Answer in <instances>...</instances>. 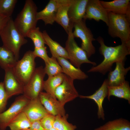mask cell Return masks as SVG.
I'll list each match as a JSON object with an SVG mask.
<instances>
[{
  "mask_svg": "<svg viewBox=\"0 0 130 130\" xmlns=\"http://www.w3.org/2000/svg\"><path fill=\"white\" fill-rule=\"evenodd\" d=\"M42 33L45 44L48 46L52 56L56 58L61 57L67 60L69 59L68 55L65 48L52 39L46 30L43 31Z\"/></svg>",
  "mask_w": 130,
  "mask_h": 130,
  "instance_id": "23",
  "label": "cell"
},
{
  "mask_svg": "<svg viewBox=\"0 0 130 130\" xmlns=\"http://www.w3.org/2000/svg\"><path fill=\"white\" fill-rule=\"evenodd\" d=\"M125 15L128 20L130 22V6L128 7Z\"/></svg>",
  "mask_w": 130,
  "mask_h": 130,
  "instance_id": "37",
  "label": "cell"
},
{
  "mask_svg": "<svg viewBox=\"0 0 130 130\" xmlns=\"http://www.w3.org/2000/svg\"><path fill=\"white\" fill-rule=\"evenodd\" d=\"M30 100L23 95L20 96L16 98L8 109L0 113V130H5Z\"/></svg>",
  "mask_w": 130,
  "mask_h": 130,
  "instance_id": "9",
  "label": "cell"
},
{
  "mask_svg": "<svg viewBox=\"0 0 130 130\" xmlns=\"http://www.w3.org/2000/svg\"><path fill=\"white\" fill-rule=\"evenodd\" d=\"M96 40L100 45L99 52L103 56L104 58L99 64L92 67L88 71V72H98L105 75L112 70L114 63L125 62L127 56L130 54V50L124 44L115 46H109L105 44L101 37H98Z\"/></svg>",
  "mask_w": 130,
  "mask_h": 130,
  "instance_id": "1",
  "label": "cell"
},
{
  "mask_svg": "<svg viewBox=\"0 0 130 130\" xmlns=\"http://www.w3.org/2000/svg\"><path fill=\"white\" fill-rule=\"evenodd\" d=\"M46 74L42 66L36 68L29 81L24 86L23 95L30 100L38 98L43 89Z\"/></svg>",
  "mask_w": 130,
  "mask_h": 130,
  "instance_id": "8",
  "label": "cell"
},
{
  "mask_svg": "<svg viewBox=\"0 0 130 130\" xmlns=\"http://www.w3.org/2000/svg\"><path fill=\"white\" fill-rule=\"evenodd\" d=\"M73 26H70L65 48L67 52L70 63L79 68H80L81 65L84 63L89 64L93 66H96V63L89 60L85 51L78 45L73 35Z\"/></svg>",
  "mask_w": 130,
  "mask_h": 130,
  "instance_id": "5",
  "label": "cell"
},
{
  "mask_svg": "<svg viewBox=\"0 0 130 130\" xmlns=\"http://www.w3.org/2000/svg\"><path fill=\"white\" fill-rule=\"evenodd\" d=\"M58 6L55 22L60 25L67 34L70 27V21L68 15L71 0H58Z\"/></svg>",
  "mask_w": 130,
  "mask_h": 130,
  "instance_id": "19",
  "label": "cell"
},
{
  "mask_svg": "<svg viewBox=\"0 0 130 130\" xmlns=\"http://www.w3.org/2000/svg\"><path fill=\"white\" fill-rule=\"evenodd\" d=\"M108 94L107 98L110 101L111 96L124 99L130 104V87L129 82L125 81L119 85L114 86H108Z\"/></svg>",
  "mask_w": 130,
  "mask_h": 130,
  "instance_id": "22",
  "label": "cell"
},
{
  "mask_svg": "<svg viewBox=\"0 0 130 130\" xmlns=\"http://www.w3.org/2000/svg\"><path fill=\"white\" fill-rule=\"evenodd\" d=\"M68 117L67 115L63 116H56L53 127L58 130H75L76 126L68 122Z\"/></svg>",
  "mask_w": 130,
  "mask_h": 130,
  "instance_id": "30",
  "label": "cell"
},
{
  "mask_svg": "<svg viewBox=\"0 0 130 130\" xmlns=\"http://www.w3.org/2000/svg\"><path fill=\"white\" fill-rule=\"evenodd\" d=\"M64 74L63 81L55 92L56 98L64 106L66 103L73 100L79 96L74 86V80Z\"/></svg>",
  "mask_w": 130,
  "mask_h": 130,
  "instance_id": "10",
  "label": "cell"
},
{
  "mask_svg": "<svg viewBox=\"0 0 130 130\" xmlns=\"http://www.w3.org/2000/svg\"><path fill=\"white\" fill-rule=\"evenodd\" d=\"M18 61L14 54L2 46H0V66L5 70L12 68Z\"/></svg>",
  "mask_w": 130,
  "mask_h": 130,
  "instance_id": "25",
  "label": "cell"
},
{
  "mask_svg": "<svg viewBox=\"0 0 130 130\" xmlns=\"http://www.w3.org/2000/svg\"><path fill=\"white\" fill-rule=\"evenodd\" d=\"M108 85L106 79L104 80L100 87L92 94L89 96L79 95L82 98H87L93 100L98 107L97 116L99 119H105L103 104L105 98L108 94Z\"/></svg>",
  "mask_w": 130,
  "mask_h": 130,
  "instance_id": "15",
  "label": "cell"
},
{
  "mask_svg": "<svg viewBox=\"0 0 130 130\" xmlns=\"http://www.w3.org/2000/svg\"><path fill=\"white\" fill-rule=\"evenodd\" d=\"M102 5L107 12L125 15L130 6V0H114L107 1L100 0Z\"/></svg>",
  "mask_w": 130,
  "mask_h": 130,
  "instance_id": "21",
  "label": "cell"
},
{
  "mask_svg": "<svg viewBox=\"0 0 130 130\" xmlns=\"http://www.w3.org/2000/svg\"><path fill=\"white\" fill-rule=\"evenodd\" d=\"M39 98L41 103L48 113L54 116L65 115L64 106L56 98L46 92H41Z\"/></svg>",
  "mask_w": 130,
  "mask_h": 130,
  "instance_id": "14",
  "label": "cell"
},
{
  "mask_svg": "<svg viewBox=\"0 0 130 130\" xmlns=\"http://www.w3.org/2000/svg\"><path fill=\"white\" fill-rule=\"evenodd\" d=\"M94 130H130V122L121 118L109 121Z\"/></svg>",
  "mask_w": 130,
  "mask_h": 130,
  "instance_id": "24",
  "label": "cell"
},
{
  "mask_svg": "<svg viewBox=\"0 0 130 130\" xmlns=\"http://www.w3.org/2000/svg\"><path fill=\"white\" fill-rule=\"evenodd\" d=\"M108 32L113 38H119L130 50V22L125 15L108 12Z\"/></svg>",
  "mask_w": 130,
  "mask_h": 130,
  "instance_id": "3",
  "label": "cell"
},
{
  "mask_svg": "<svg viewBox=\"0 0 130 130\" xmlns=\"http://www.w3.org/2000/svg\"><path fill=\"white\" fill-rule=\"evenodd\" d=\"M26 37L32 40L34 44V48L45 46V42L43 33L40 31L39 27H36L30 30L27 33Z\"/></svg>",
  "mask_w": 130,
  "mask_h": 130,
  "instance_id": "29",
  "label": "cell"
},
{
  "mask_svg": "<svg viewBox=\"0 0 130 130\" xmlns=\"http://www.w3.org/2000/svg\"><path fill=\"white\" fill-rule=\"evenodd\" d=\"M24 130H45L41 124L40 120L34 121L31 123L28 128Z\"/></svg>",
  "mask_w": 130,
  "mask_h": 130,
  "instance_id": "35",
  "label": "cell"
},
{
  "mask_svg": "<svg viewBox=\"0 0 130 130\" xmlns=\"http://www.w3.org/2000/svg\"><path fill=\"white\" fill-rule=\"evenodd\" d=\"M58 130L57 129L53 127L52 128L49 130Z\"/></svg>",
  "mask_w": 130,
  "mask_h": 130,
  "instance_id": "38",
  "label": "cell"
},
{
  "mask_svg": "<svg viewBox=\"0 0 130 130\" xmlns=\"http://www.w3.org/2000/svg\"><path fill=\"white\" fill-rule=\"evenodd\" d=\"M85 20L83 19L74 23V30L73 33L74 38H79L81 39V47L85 51L89 58L95 52V48L92 42L96 39L91 30L86 26Z\"/></svg>",
  "mask_w": 130,
  "mask_h": 130,
  "instance_id": "7",
  "label": "cell"
},
{
  "mask_svg": "<svg viewBox=\"0 0 130 130\" xmlns=\"http://www.w3.org/2000/svg\"><path fill=\"white\" fill-rule=\"evenodd\" d=\"M58 6V0H50L43 10L37 12V20H42L46 25L52 24L55 22Z\"/></svg>",
  "mask_w": 130,
  "mask_h": 130,
  "instance_id": "18",
  "label": "cell"
},
{
  "mask_svg": "<svg viewBox=\"0 0 130 130\" xmlns=\"http://www.w3.org/2000/svg\"><path fill=\"white\" fill-rule=\"evenodd\" d=\"M17 1V0H0V14L11 18Z\"/></svg>",
  "mask_w": 130,
  "mask_h": 130,
  "instance_id": "31",
  "label": "cell"
},
{
  "mask_svg": "<svg viewBox=\"0 0 130 130\" xmlns=\"http://www.w3.org/2000/svg\"><path fill=\"white\" fill-rule=\"evenodd\" d=\"M22 111L25 114L31 123L40 120L49 113L42 104L39 98L30 100Z\"/></svg>",
  "mask_w": 130,
  "mask_h": 130,
  "instance_id": "13",
  "label": "cell"
},
{
  "mask_svg": "<svg viewBox=\"0 0 130 130\" xmlns=\"http://www.w3.org/2000/svg\"><path fill=\"white\" fill-rule=\"evenodd\" d=\"M33 51L36 58L37 57L40 58L44 60L45 63L48 61L50 57L47 54L46 47L44 46L39 48H34V50Z\"/></svg>",
  "mask_w": 130,
  "mask_h": 130,
  "instance_id": "34",
  "label": "cell"
},
{
  "mask_svg": "<svg viewBox=\"0 0 130 130\" xmlns=\"http://www.w3.org/2000/svg\"><path fill=\"white\" fill-rule=\"evenodd\" d=\"M37 9L33 0H26L23 9L14 21L16 27L25 37L30 30L36 27Z\"/></svg>",
  "mask_w": 130,
  "mask_h": 130,
  "instance_id": "4",
  "label": "cell"
},
{
  "mask_svg": "<svg viewBox=\"0 0 130 130\" xmlns=\"http://www.w3.org/2000/svg\"><path fill=\"white\" fill-rule=\"evenodd\" d=\"M31 123L25 113L21 112L10 123V130H24L29 128Z\"/></svg>",
  "mask_w": 130,
  "mask_h": 130,
  "instance_id": "27",
  "label": "cell"
},
{
  "mask_svg": "<svg viewBox=\"0 0 130 130\" xmlns=\"http://www.w3.org/2000/svg\"><path fill=\"white\" fill-rule=\"evenodd\" d=\"M11 18L4 16L0 14V34Z\"/></svg>",
  "mask_w": 130,
  "mask_h": 130,
  "instance_id": "36",
  "label": "cell"
},
{
  "mask_svg": "<svg viewBox=\"0 0 130 130\" xmlns=\"http://www.w3.org/2000/svg\"><path fill=\"white\" fill-rule=\"evenodd\" d=\"M84 19L85 20L93 19L98 22L101 20L107 26L108 25V13L99 0H88Z\"/></svg>",
  "mask_w": 130,
  "mask_h": 130,
  "instance_id": "11",
  "label": "cell"
},
{
  "mask_svg": "<svg viewBox=\"0 0 130 130\" xmlns=\"http://www.w3.org/2000/svg\"><path fill=\"white\" fill-rule=\"evenodd\" d=\"M57 59L62 69L63 73L72 80H83L88 78V76L80 68L75 67L67 59L61 57Z\"/></svg>",
  "mask_w": 130,
  "mask_h": 130,
  "instance_id": "20",
  "label": "cell"
},
{
  "mask_svg": "<svg viewBox=\"0 0 130 130\" xmlns=\"http://www.w3.org/2000/svg\"><path fill=\"white\" fill-rule=\"evenodd\" d=\"M5 71V77L3 83L8 98L14 95L23 94L24 85L17 78L13 68L7 69Z\"/></svg>",
  "mask_w": 130,
  "mask_h": 130,
  "instance_id": "12",
  "label": "cell"
},
{
  "mask_svg": "<svg viewBox=\"0 0 130 130\" xmlns=\"http://www.w3.org/2000/svg\"><path fill=\"white\" fill-rule=\"evenodd\" d=\"M88 0H71L68 11L70 25L84 19Z\"/></svg>",
  "mask_w": 130,
  "mask_h": 130,
  "instance_id": "17",
  "label": "cell"
},
{
  "mask_svg": "<svg viewBox=\"0 0 130 130\" xmlns=\"http://www.w3.org/2000/svg\"><path fill=\"white\" fill-rule=\"evenodd\" d=\"M36 58L33 51H28L22 59L17 61L13 68L16 76L24 86L27 83L35 69Z\"/></svg>",
  "mask_w": 130,
  "mask_h": 130,
  "instance_id": "6",
  "label": "cell"
},
{
  "mask_svg": "<svg viewBox=\"0 0 130 130\" xmlns=\"http://www.w3.org/2000/svg\"><path fill=\"white\" fill-rule=\"evenodd\" d=\"M64 75V74L62 73L54 76L48 77L47 79L44 81L43 89L46 92L55 98H56L55 95V91L56 88L62 83Z\"/></svg>",
  "mask_w": 130,
  "mask_h": 130,
  "instance_id": "26",
  "label": "cell"
},
{
  "mask_svg": "<svg viewBox=\"0 0 130 130\" xmlns=\"http://www.w3.org/2000/svg\"><path fill=\"white\" fill-rule=\"evenodd\" d=\"M125 62L116 63L115 68L110 72L106 79L108 86H114L119 85L125 81V77L130 70V67H124Z\"/></svg>",
  "mask_w": 130,
  "mask_h": 130,
  "instance_id": "16",
  "label": "cell"
},
{
  "mask_svg": "<svg viewBox=\"0 0 130 130\" xmlns=\"http://www.w3.org/2000/svg\"><path fill=\"white\" fill-rule=\"evenodd\" d=\"M9 99L4 88L3 82H0V113L5 109Z\"/></svg>",
  "mask_w": 130,
  "mask_h": 130,
  "instance_id": "33",
  "label": "cell"
},
{
  "mask_svg": "<svg viewBox=\"0 0 130 130\" xmlns=\"http://www.w3.org/2000/svg\"><path fill=\"white\" fill-rule=\"evenodd\" d=\"M44 68L46 74L48 77L56 75L63 73L62 69L58 61L57 58L52 56L50 57L48 61L45 63Z\"/></svg>",
  "mask_w": 130,
  "mask_h": 130,
  "instance_id": "28",
  "label": "cell"
},
{
  "mask_svg": "<svg viewBox=\"0 0 130 130\" xmlns=\"http://www.w3.org/2000/svg\"><path fill=\"white\" fill-rule=\"evenodd\" d=\"M55 116L49 114L40 120L41 126L45 130H48L53 127Z\"/></svg>",
  "mask_w": 130,
  "mask_h": 130,
  "instance_id": "32",
  "label": "cell"
},
{
  "mask_svg": "<svg viewBox=\"0 0 130 130\" xmlns=\"http://www.w3.org/2000/svg\"><path fill=\"white\" fill-rule=\"evenodd\" d=\"M0 36L3 46L12 52L18 60L20 48L27 43V40L17 29L11 17L0 34Z\"/></svg>",
  "mask_w": 130,
  "mask_h": 130,
  "instance_id": "2",
  "label": "cell"
}]
</instances>
